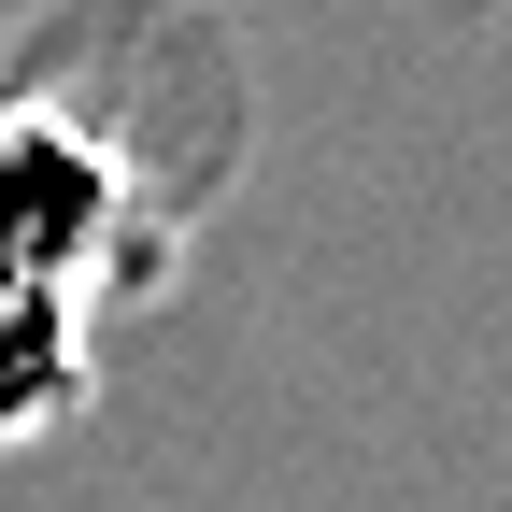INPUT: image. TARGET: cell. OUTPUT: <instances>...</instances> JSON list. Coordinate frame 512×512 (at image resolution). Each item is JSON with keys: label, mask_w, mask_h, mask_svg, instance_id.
<instances>
[{"label": "cell", "mask_w": 512, "mask_h": 512, "mask_svg": "<svg viewBox=\"0 0 512 512\" xmlns=\"http://www.w3.org/2000/svg\"><path fill=\"white\" fill-rule=\"evenodd\" d=\"M0 271H29L86 313L157 285V200L128 171V143L86 128L72 100H0Z\"/></svg>", "instance_id": "obj_1"}, {"label": "cell", "mask_w": 512, "mask_h": 512, "mask_svg": "<svg viewBox=\"0 0 512 512\" xmlns=\"http://www.w3.org/2000/svg\"><path fill=\"white\" fill-rule=\"evenodd\" d=\"M86 399H100V313L29 285V271H0V456L72 441Z\"/></svg>", "instance_id": "obj_2"}]
</instances>
